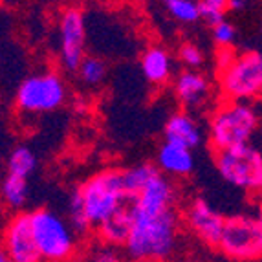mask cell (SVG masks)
Masks as SVG:
<instances>
[{"label": "cell", "instance_id": "2e32d148", "mask_svg": "<svg viewBox=\"0 0 262 262\" xmlns=\"http://www.w3.org/2000/svg\"><path fill=\"white\" fill-rule=\"evenodd\" d=\"M154 165L170 180L185 178L194 170V154L192 150L172 143H162L156 152Z\"/></svg>", "mask_w": 262, "mask_h": 262}, {"label": "cell", "instance_id": "9a60e30c", "mask_svg": "<svg viewBox=\"0 0 262 262\" xmlns=\"http://www.w3.org/2000/svg\"><path fill=\"white\" fill-rule=\"evenodd\" d=\"M141 74L154 86H163L172 79L174 59L163 44H150L143 50L140 59Z\"/></svg>", "mask_w": 262, "mask_h": 262}, {"label": "cell", "instance_id": "d6986e66", "mask_svg": "<svg viewBox=\"0 0 262 262\" xmlns=\"http://www.w3.org/2000/svg\"><path fill=\"white\" fill-rule=\"evenodd\" d=\"M37 169V156L35 152L26 147V145H18L11 150L8 158V174L18 176V178L28 180Z\"/></svg>", "mask_w": 262, "mask_h": 262}, {"label": "cell", "instance_id": "7a4b0ae2", "mask_svg": "<svg viewBox=\"0 0 262 262\" xmlns=\"http://www.w3.org/2000/svg\"><path fill=\"white\" fill-rule=\"evenodd\" d=\"M260 118L251 103L220 99L207 118V141L213 152L249 145Z\"/></svg>", "mask_w": 262, "mask_h": 262}, {"label": "cell", "instance_id": "52a82bcc", "mask_svg": "<svg viewBox=\"0 0 262 262\" xmlns=\"http://www.w3.org/2000/svg\"><path fill=\"white\" fill-rule=\"evenodd\" d=\"M68 99V86L59 72L44 70L28 75L17 90V108L24 114H48Z\"/></svg>", "mask_w": 262, "mask_h": 262}, {"label": "cell", "instance_id": "3957f363", "mask_svg": "<svg viewBox=\"0 0 262 262\" xmlns=\"http://www.w3.org/2000/svg\"><path fill=\"white\" fill-rule=\"evenodd\" d=\"M79 196L90 226L99 227L103 222L128 206V194L123 180V169H103L81 185H77Z\"/></svg>", "mask_w": 262, "mask_h": 262}, {"label": "cell", "instance_id": "9c48e42d", "mask_svg": "<svg viewBox=\"0 0 262 262\" xmlns=\"http://www.w3.org/2000/svg\"><path fill=\"white\" fill-rule=\"evenodd\" d=\"M86 18L83 9L68 6L59 15V64L66 72H77L86 57Z\"/></svg>", "mask_w": 262, "mask_h": 262}, {"label": "cell", "instance_id": "83f0119b", "mask_svg": "<svg viewBox=\"0 0 262 262\" xmlns=\"http://www.w3.org/2000/svg\"><path fill=\"white\" fill-rule=\"evenodd\" d=\"M246 6H248V2H244V0H227L229 11H242V9H246Z\"/></svg>", "mask_w": 262, "mask_h": 262}, {"label": "cell", "instance_id": "4316f807", "mask_svg": "<svg viewBox=\"0 0 262 262\" xmlns=\"http://www.w3.org/2000/svg\"><path fill=\"white\" fill-rule=\"evenodd\" d=\"M236 53L238 52L235 48H216V52H214V70H216V75L226 72L233 64V61L236 59Z\"/></svg>", "mask_w": 262, "mask_h": 262}, {"label": "cell", "instance_id": "4fadbf2b", "mask_svg": "<svg viewBox=\"0 0 262 262\" xmlns=\"http://www.w3.org/2000/svg\"><path fill=\"white\" fill-rule=\"evenodd\" d=\"M172 92L182 110L192 114L209 103L213 83L200 70H182L172 79Z\"/></svg>", "mask_w": 262, "mask_h": 262}, {"label": "cell", "instance_id": "5b68a950", "mask_svg": "<svg viewBox=\"0 0 262 262\" xmlns=\"http://www.w3.org/2000/svg\"><path fill=\"white\" fill-rule=\"evenodd\" d=\"M219 174L233 187L251 196H262V152L253 145L213 152Z\"/></svg>", "mask_w": 262, "mask_h": 262}, {"label": "cell", "instance_id": "30bf717a", "mask_svg": "<svg viewBox=\"0 0 262 262\" xmlns=\"http://www.w3.org/2000/svg\"><path fill=\"white\" fill-rule=\"evenodd\" d=\"M184 224L198 242L207 248L219 249L226 216L214 209L204 196L192 198L184 211Z\"/></svg>", "mask_w": 262, "mask_h": 262}, {"label": "cell", "instance_id": "ffe728a7", "mask_svg": "<svg viewBox=\"0 0 262 262\" xmlns=\"http://www.w3.org/2000/svg\"><path fill=\"white\" fill-rule=\"evenodd\" d=\"M81 83L88 88H97L105 83L106 74H108V66L106 62L97 55H86L83 59V62L79 64L77 72Z\"/></svg>", "mask_w": 262, "mask_h": 262}, {"label": "cell", "instance_id": "ac0fdd59", "mask_svg": "<svg viewBox=\"0 0 262 262\" xmlns=\"http://www.w3.org/2000/svg\"><path fill=\"white\" fill-rule=\"evenodd\" d=\"M28 194H30L28 180L6 174V178L0 182V200L9 209H22L26 206Z\"/></svg>", "mask_w": 262, "mask_h": 262}, {"label": "cell", "instance_id": "d4e9b609", "mask_svg": "<svg viewBox=\"0 0 262 262\" xmlns=\"http://www.w3.org/2000/svg\"><path fill=\"white\" fill-rule=\"evenodd\" d=\"M211 35L216 48H235L236 42V28L233 22L224 20L211 28Z\"/></svg>", "mask_w": 262, "mask_h": 262}, {"label": "cell", "instance_id": "e0dca14e", "mask_svg": "<svg viewBox=\"0 0 262 262\" xmlns=\"http://www.w3.org/2000/svg\"><path fill=\"white\" fill-rule=\"evenodd\" d=\"M132 227V216L128 206L116 213L112 219L103 222L97 227V236H99L101 244L112 246V248H123L127 244V238L130 235Z\"/></svg>", "mask_w": 262, "mask_h": 262}, {"label": "cell", "instance_id": "f1b7e54d", "mask_svg": "<svg viewBox=\"0 0 262 262\" xmlns=\"http://www.w3.org/2000/svg\"><path fill=\"white\" fill-rule=\"evenodd\" d=\"M0 262H11L8 257V253L4 251V248H2V244H0Z\"/></svg>", "mask_w": 262, "mask_h": 262}, {"label": "cell", "instance_id": "f546056e", "mask_svg": "<svg viewBox=\"0 0 262 262\" xmlns=\"http://www.w3.org/2000/svg\"><path fill=\"white\" fill-rule=\"evenodd\" d=\"M257 219L260 220V224H262V202L258 204V209H257Z\"/></svg>", "mask_w": 262, "mask_h": 262}, {"label": "cell", "instance_id": "1f68e13d", "mask_svg": "<svg viewBox=\"0 0 262 262\" xmlns=\"http://www.w3.org/2000/svg\"><path fill=\"white\" fill-rule=\"evenodd\" d=\"M258 30H260V33H262V18H260V22H258Z\"/></svg>", "mask_w": 262, "mask_h": 262}, {"label": "cell", "instance_id": "4dcf8cb0", "mask_svg": "<svg viewBox=\"0 0 262 262\" xmlns=\"http://www.w3.org/2000/svg\"><path fill=\"white\" fill-rule=\"evenodd\" d=\"M182 262H202V260H194V258H187V260H182Z\"/></svg>", "mask_w": 262, "mask_h": 262}, {"label": "cell", "instance_id": "8fae6325", "mask_svg": "<svg viewBox=\"0 0 262 262\" xmlns=\"http://www.w3.org/2000/svg\"><path fill=\"white\" fill-rule=\"evenodd\" d=\"M0 244L11 262H42L31 231L30 213H17L8 220Z\"/></svg>", "mask_w": 262, "mask_h": 262}, {"label": "cell", "instance_id": "5bb4252c", "mask_svg": "<svg viewBox=\"0 0 262 262\" xmlns=\"http://www.w3.org/2000/svg\"><path fill=\"white\" fill-rule=\"evenodd\" d=\"M163 138H165V143L194 150L204 141V132H202L198 119L191 112L176 110L167 118L165 125H163Z\"/></svg>", "mask_w": 262, "mask_h": 262}, {"label": "cell", "instance_id": "277c9868", "mask_svg": "<svg viewBox=\"0 0 262 262\" xmlns=\"http://www.w3.org/2000/svg\"><path fill=\"white\" fill-rule=\"evenodd\" d=\"M31 231L42 262H72L79 251V235L70 222L46 207L30 213Z\"/></svg>", "mask_w": 262, "mask_h": 262}, {"label": "cell", "instance_id": "44dd1931", "mask_svg": "<svg viewBox=\"0 0 262 262\" xmlns=\"http://www.w3.org/2000/svg\"><path fill=\"white\" fill-rule=\"evenodd\" d=\"M165 11L182 24H194L200 20V6L194 0H165Z\"/></svg>", "mask_w": 262, "mask_h": 262}, {"label": "cell", "instance_id": "484cf974", "mask_svg": "<svg viewBox=\"0 0 262 262\" xmlns=\"http://www.w3.org/2000/svg\"><path fill=\"white\" fill-rule=\"evenodd\" d=\"M84 262H127L125 255L119 251L118 248L106 244H97L94 248H90Z\"/></svg>", "mask_w": 262, "mask_h": 262}, {"label": "cell", "instance_id": "8992f818", "mask_svg": "<svg viewBox=\"0 0 262 262\" xmlns=\"http://www.w3.org/2000/svg\"><path fill=\"white\" fill-rule=\"evenodd\" d=\"M222 99L251 103L262 97V53L246 50L236 53V59L226 72L216 75Z\"/></svg>", "mask_w": 262, "mask_h": 262}, {"label": "cell", "instance_id": "603a6c76", "mask_svg": "<svg viewBox=\"0 0 262 262\" xmlns=\"http://www.w3.org/2000/svg\"><path fill=\"white\" fill-rule=\"evenodd\" d=\"M176 57H178V61L182 62L184 70H198V68H202L204 62H206V55H204L202 48L198 44L191 42V40H185V42L180 44Z\"/></svg>", "mask_w": 262, "mask_h": 262}, {"label": "cell", "instance_id": "6da1fadb", "mask_svg": "<svg viewBox=\"0 0 262 262\" xmlns=\"http://www.w3.org/2000/svg\"><path fill=\"white\" fill-rule=\"evenodd\" d=\"M130 209L132 227L127 244L123 246L125 257L132 262H165L178 248L182 216L176 209L147 213Z\"/></svg>", "mask_w": 262, "mask_h": 262}, {"label": "cell", "instance_id": "7c38bea8", "mask_svg": "<svg viewBox=\"0 0 262 262\" xmlns=\"http://www.w3.org/2000/svg\"><path fill=\"white\" fill-rule=\"evenodd\" d=\"M176 200H178L176 182L160 172V169H156V172L136 192V196L132 198L128 206L138 211L160 213V211L176 209Z\"/></svg>", "mask_w": 262, "mask_h": 262}, {"label": "cell", "instance_id": "ba28073f", "mask_svg": "<svg viewBox=\"0 0 262 262\" xmlns=\"http://www.w3.org/2000/svg\"><path fill=\"white\" fill-rule=\"evenodd\" d=\"M219 249L233 262H257L262 258V224L257 214L226 216Z\"/></svg>", "mask_w": 262, "mask_h": 262}, {"label": "cell", "instance_id": "cb8c5ba5", "mask_svg": "<svg viewBox=\"0 0 262 262\" xmlns=\"http://www.w3.org/2000/svg\"><path fill=\"white\" fill-rule=\"evenodd\" d=\"M198 6H200V20L207 22L211 28L226 20V15L229 13L227 0H202Z\"/></svg>", "mask_w": 262, "mask_h": 262}, {"label": "cell", "instance_id": "7402d4cb", "mask_svg": "<svg viewBox=\"0 0 262 262\" xmlns=\"http://www.w3.org/2000/svg\"><path fill=\"white\" fill-rule=\"evenodd\" d=\"M68 222H70V226L74 227L77 235H86L92 229V226H90V222L86 219V213L83 209V202L79 196L77 187L72 189L70 198H68Z\"/></svg>", "mask_w": 262, "mask_h": 262}]
</instances>
